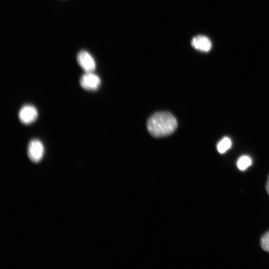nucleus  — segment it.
I'll list each match as a JSON object with an SVG mask.
<instances>
[{
	"mask_svg": "<svg viewBox=\"0 0 269 269\" xmlns=\"http://www.w3.org/2000/svg\"><path fill=\"white\" fill-rule=\"evenodd\" d=\"M81 86L87 91H96L101 84L100 77L92 72H86L80 80Z\"/></svg>",
	"mask_w": 269,
	"mask_h": 269,
	"instance_id": "3",
	"label": "nucleus"
},
{
	"mask_svg": "<svg viewBox=\"0 0 269 269\" xmlns=\"http://www.w3.org/2000/svg\"><path fill=\"white\" fill-rule=\"evenodd\" d=\"M77 62L85 72H92L96 68L95 61L93 57L86 51H81L77 55Z\"/></svg>",
	"mask_w": 269,
	"mask_h": 269,
	"instance_id": "5",
	"label": "nucleus"
},
{
	"mask_svg": "<svg viewBox=\"0 0 269 269\" xmlns=\"http://www.w3.org/2000/svg\"><path fill=\"white\" fill-rule=\"evenodd\" d=\"M260 245L263 250L269 253V231L262 235L260 239Z\"/></svg>",
	"mask_w": 269,
	"mask_h": 269,
	"instance_id": "9",
	"label": "nucleus"
},
{
	"mask_svg": "<svg viewBox=\"0 0 269 269\" xmlns=\"http://www.w3.org/2000/svg\"><path fill=\"white\" fill-rule=\"evenodd\" d=\"M38 117L36 108L31 105L22 106L18 113L20 121L25 125H29L34 122Z\"/></svg>",
	"mask_w": 269,
	"mask_h": 269,
	"instance_id": "4",
	"label": "nucleus"
},
{
	"mask_svg": "<svg viewBox=\"0 0 269 269\" xmlns=\"http://www.w3.org/2000/svg\"><path fill=\"white\" fill-rule=\"evenodd\" d=\"M251 164V159L249 156L245 155L241 157L237 163L238 168L241 170H246Z\"/></svg>",
	"mask_w": 269,
	"mask_h": 269,
	"instance_id": "7",
	"label": "nucleus"
},
{
	"mask_svg": "<svg viewBox=\"0 0 269 269\" xmlns=\"http://www.w3.org/2000/svg\"><path fill=\"white\" fill-rule=\"evenodd\" d=\"M231 146V141L228 137L223 138L217 145V150L220 153L226 152Z\"/></svg>",
	"mask_w": 269,
	"mask_h": 269,
	"instance_id": "8",
	"label": "nucleus"
},
{
	"mask_svg": "<svg viewBox=\"0 0 269 269\" xmlns=\"http://www.w3.org/2000/svg\"><path fill=\"white\" fill-rule=\"evenodd\" d=\"M44 152V146L40 140L33 139L29 142L27 148V155L32 161L38 162L40 161Z\"/></svg>",
	"mask_w": 269,
	"mask_h": 269,
	"instance_id": "2",
	"label": "nucleus"
},
{
	"mask_svg": "<svg viewBox=\"0 0 269 269\" xmlns=\"http://www.w3.org/2000/svg\"><path fill=\"white\" fill-rule=\"evenodd\" d=\"M177 122L170 113L165 112H157L148 120L147 128L153 136L161 137L172 134L176 130Z\"/></svg>",
	"mask_w": 269,
	"mask_h": 269,
	"instance_id": "1",
	"label": "nucleus"
},
{
	"mask_svg": "<svg viewBox=\"0 0 269 269\" xmlns=\"http://www.w3.org/2000/svg\"><path fill=\"white\" fill-rule=\"evenodd\" d=\"M191 44L195 49L204 52H208L212 48L210 40L204 35L195 36L192 39Z\"/></svg>",
	"mask_w": 269,
	"mask_h": 269,
	"instance_id": "6",
	"label": "nucleus"
},
{
	"mask_svg": "<svg viewBox=\"0 0 269 269\" xmlns=\"http://www.w3.org/2000/svg\"><path fill=\"white\" fill-rule=\"evenodd\" d=\"M265 189L268 195L269 196V173L268 175L266 182L265 184Z\"/></svg>",
	"mask_w": 269,
	"mask_h": 269,
	"instance_id": "10",
	"label": "nucleus"
}]
</instances>
